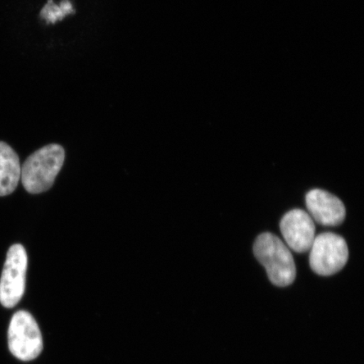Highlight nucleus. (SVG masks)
<instances>
[{
  "label": "nucleus",
  "instance_id": "nucleus-1",
  "mask_svg": "<svg viewBox=\"0 0 364 364\" xmlns=\"http://www.w3.org/2000/svg\"><path fill=\"white\" fill-rule=\"evenodd\" d=\"M65 159V149L58 144L47 145L27 158L21 175L27 192L38 194L51 188Z\"/></svg>",
  "mask_w": 364,
  "mask_h": 364
},
{
  "label": "nucleus",
  "instance_id": "nucleus-2",
  "mask_svg": "<svg viewBox=\"0 0 364 364\" xmlns=\"http://www.w3.org/2000/svg\"><path fill=\"white\" fill-rule=\"evenodd\" d=\"M255 257L266 268L273 284L286 287L295 279L296 267L292 254L277 236L263 233L254 244Z\"/></svg>",
  "mask_w": 364,
  "mask_h": 364
},
{
  "label": "nucleus",
  "instance_id": "nucleus-3",
  "mask_svg": "<svg viewBox=\"0 0 364 364\" xmlns=\"http://www.w3.org/2000/svg\"><path fill=\"white\" fill-rule=\"evenodd\" d=\"M9 348L22 361H31L43 351L42 333L30 313L18 311L13 316L8 331Z\"/></svg>",
  "mask_w": 364,
  "mask_h": 364
},
{
  "label": "nucleus",
  "instance_id": "nucleus-4",
  "mask_svg": "<svg viewBox=\"0 0 364 364\" xmlns=\"http://www.w3.org/2000/svg\"><path fill=\"white\" fill-rule=\"evenodd\" d=\"M348 260V245L341 236L330 232L316 236L309 255V265L317 274L333 275L343 269Z\"/></svg>",
  "mask_w": 364,
  "mask_h": 364
},
{
  "label": "nucleus",
  "instance_id": "nucleus-5",
  "mask_svg": "<svg viewBox=\"0 0 364 364\" xmlns=\"http://www.w3.org/2000/svg\"><path fill=\"white\" fill-rule=\"evenodd\" d=\"M27 262L25 248L20 244L13 245L7 253L0 279V303L4 307H15L24 294Z\"/></svg>",
  "mask_w": 364,
  "mask_h": 364
},
{
  "label": "nucleus",
  "instance_id": "nucleus-6",
  "mask_svg": "<svg viewBox=\"0 0 364 364\" xmlns=\"http://www.w3.org/2000/svg\"><path fill=\"white\" fill-rule=\"evenodd\" d=\"M280 230L286 243L295 252L311 250L316 238V225L311 215L302 209H294L282 218Z\"/></svg>",
  "mask_w": 364,
  "mask_h": 364
},
{
  "label": "nucleus",
  "instance_id": "nucleus-7",
  "mask_svg": "<svg viewBox=\"0 0 364 364\" xmlns=\"http://www.w3.org/2000/svg\"><path fill=\"white\" fill-rule=\"evenodd\" d=\"M306 207L312 220L324 226H338L346 218L343 202L326 191L314 189L306 197Z\"/></svg>",
  "mask_w": 364,
  "mask_h": 364
},
{
  "label": "nucleus",
  "instance_id": "nucleus-8",
  "mask_svg": "<svg viewBox=\"0 0 364 364\" xmlns=\"http://www.w3.org/2000/svg\"><path fill=\"white\" fill-rule=\"evenodd\" d=\"M19 157L10 145L0 142V197L11 194L21 180Z\"/></svg>",
  "mask_w": 364,
  "mask_h": 364
},
{
  "label": "nucleus",
  "instance_id": "nucleus-9",
  "mask_svg": "<svg viewBox=\"0 0 364 364\" xmlns=\"http://www.w3.org/2000/svg\"><path fill=\"white\" fill-rule=\"evenodd\" d=\"M74 13V4L70 0H62L58 3L49 0L41 11L40 16L47 24H55Z\"/></svg>",
  "mask_w": 364,
  "mask_h": 364
}]
</instances>
